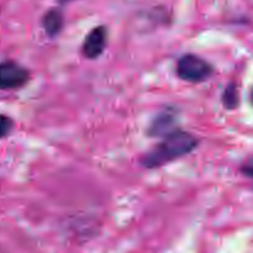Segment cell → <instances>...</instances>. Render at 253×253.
Instances as JSON below:
<instances>
[{"label": "cell", "mask_w": 253, "mask_h": 253, "mask_svg": "<svg viewBox=\"0 0 253 253\" xmlns=\"http://www.w3.org/2000/svg\"><path fill=\"white\" fill-rule=\"evenodd\" d=\"M198 145V140L185 131H172L153 150L146 153L142 158V165L146 168L162 167L177 158L187 156Z\"/></svg>", "instance_id": "cell-1"}, {"label": "cell", "mask_w": 253, "mask_h": 253, "mask_svg": "<svg viewBox=\"0 0 253 253\" xmlns=\"http://www.w3.org/2000/svg\"><path fill=\"white\" fill-rule=\"evenodd\" d=\"M177 74L189 83H200L212 74L211 64L195 54H184L177 63Z\"/></svg>", "instance_id": "cell-2"}, {"label": "cell", "mask_w": 253, "mask_h": 253, "mask_svg": "<svg viewBox=\"0 0 253 253\" xmlns=\"http://www.w3.org/2000/svg\"><path fill=\"white\" fill-rule=\"evenodd\" d=\"M30 73L25 67L15 61L0 62V89L15 90L29 82Z\"/></svg>", "instance_id": "cell-3"}, {"label": "cell", "mask_w": 253, "mask_h": 253, "mask_svg": "<svg viewBox=\"0 0 253 253\" xmlns=\"http://www.w3.org/2000/svg\"><path fill=\"white\" fill-rule=\"evenodd\" d=\"M108 31L104 26H98L86 35L83 43V54L89 59H95L100 56L106 47Z\"/></svg>", "instance_id": "cell-4"}, {"label": "cell", "mask_w": 253, "mask_h": 253, "mask_svg": "<svg viewBox=\"0 0 253 253\" xmlns=\"http://www.w3.org/2000/svg\"><path fill=\"white\" fill-rule=\"evenodd\" d=\"M42 26L48 36L53 37L61 32L62 26H63V16L61 11L56 9H52L44 14L43 20H42Z\"/></svg>", "instance_id": "cell-5"}, {"label": "cell", "mask_w": 253, "mask_h": 253, "mask_svg": "<svg viewBox=\"0 0 253 253\" xmlns=\"http://www.w3.org/2000/svg\"><path fill=\"white\" fill-rule=\"evenodd\" d=\"M173 123H174V114L168 109L155 119V121L151 125V133L152 135H161V133L167 132L170 126L173 125Z\"/></svg>", "instance_id": "cell-6"}, {"label": "cell", "mask_w": 253, "mask_h": 253, "mask_svg": "<svg viewBox=\"0 0 253 253\" xmlns=\"http://www.w3.org/2000/svg\"><path fill=\"white\" fill-rule=\"evenodd\" d=\"M222 101L226 108L232 109L239 103V93H237V86L235 84H230L226 86L224 94H222Z\"/></svg>", "instance_id": "cell-7"}, {"label": "cell", "mask_w": 253, "mask_h": 253, "mask_svg": "<svg viewBox=\"0 0 253 253\" xmlns=\"http://www.w3.org/2000/svg\"><path fill=\"white\" fill-rule=\"evenodd\" d=\"M14 127V121L10 116L0 114V140L7 137Z\"/></svg>", "instance_id": "cell-8"}, {"label": "cell", "mask_w": 253, "mask_h": 253, "mask_svg": "<svg viewBox=\"0 0 253 253\" xmlns=\"http://www.w3.org/2000/svg\"><path fill=\"white\" fill-rule=\"evenodd\" d=\"M244 172L246 173V174L249 175V177H253V161H252V162H250L249 165L245 166Z\"/></svg>", "instance_id": "cell-9"}, {"label": "cell", "mask_w": 253, "mask_h": 253, "mask_svg": "<svg viewBox=\"0 0 253 253\" xmlns=\"http://www.w3.org/2000/svg\"><path fill=\"white\" fill-rule=\"evenodd\" d=\"M251 100H252V104H253V90H252V93H251Z\"/></svg>", "instance_id": "cell-10"}, {"label": "cell", "mask_w": 253, "mask_h": 253, "mask_svg": "<svg viewBox=\"0 0 253 253\" xmlns=\"http://www.w3.org/2000/svg\"><path fill=\"white\" fill-rule=\"evenodd\" d=\"M61 1H71V0H61Z\"/></svg>", "instance_id": "cell-11"}]
</instances>
